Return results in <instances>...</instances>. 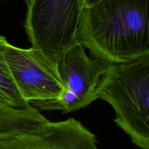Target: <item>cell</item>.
Masks as SVG:
<instances>
[{"label":"cell","mask_w":149,"mask_h":149,"mask_svg":"<svg viewBox=\"0 0 149 149\" xmlns=\"http://www.w3.org/2000/svg\"><path fill=\"white\" fill-rule=\"evenodd\" d=\"M110 64L87 55L82 44L68 50L57 61L58 74L65 87V93L59 99L33 102L42 110H61L70 112L91 104L96 99V92L102 77Z\"/></svg>","instance_id":"obj_4"},{"label":"cell","mask_w":149,"mask_h":149,"mask_svg":"<svg viewBox=\"0 0 149 149\" xmlns=\"http://www.w3.org/2000/svg\"><path fill=\"white\" fill-rule=\"evenodd\" d=\"M102 1H105V0H80V2H81L82 8H85V7H92Z\"/></svg>","instance_id":"obj_9"},{"label":"cell","mask_w":149,"mask_h":149,"mask_svg":"<svg viewBox=\"0 0 149 149\" xmlns=\"http://www.w3.org/2000/svg\"><path fill=\"white\" fill-rule=\"evenodd\" d=\"M5 58L17 90L28 102L57 100L64 94L65 89L56 67L39 51L8 42Z\"/></svg>","instance_id":"obj_5"},{"label":"cell","mask_w":149,"mask_h":149,"mask_svg":"<svg viewBox=\"0 0 149 149\" xmlns=\"http://www.w3.org/2000/svg\"><path fill=\"white\" fill-rule=\"evenodd\" d=\"M7 43L6 38L0 35V106L29 109L32 106L20 95L10 74L5 58Z\"/></svg>","instance_id":"obj_8"},{"label":"cell","mask_w":149,"mask_h":149,"mask_svg":"<svg viewBox=\"0 0 149 149\" xmlns=\"http://www.w3.org/2000/svg\"><path fill=\"white\" fill-rule=\"evenodd\" d=\"M49 121L33 107L20 110L0 106V138L17 132L36 131Z\"/></svg>","instance_id":"obj_7"},{"label":"cell","mask_w":149,"mask_h":149,"mask_svg":"<svg viewBox=\"0 0 149 149\" xmlns=\"http://www.w3.org/2000/svg\"><path fill=\"white\" fill-rule=\"evenodd\" d=\"M96 136L79 121H49L36 131L0 138V149H98Z\"/></svg>","instance_id":"obj_6"},{"label":"cell","mask_w":149,"mask_h":149,"mask_svg":"<svg viewBox=\"0 0 149 149\" xmlns=\"http://www.w3.org/2000/svg\"><path fill=\"white\" fill-rule=\"evenodd\" d=\"M79 39L109 64L148 56L149 0H105L83 8Z\"/></svg>","instance_id":"obj_1"},{"label":"cell","mask_w":149,"mask_h":149,"mask_svg":"<svg viewBox=\"0 0 149 149\" xmlns=\"http://www.w3.org/2000/svg\"><path fill=\"white\" fill-rule=\"evenodd\" d=\"M23 26L33 49L56 67L68 50L80 43V0H25Z\"/></svg>","instance_id":"obj_3"},{"label":"cell","mask_w":149,"mask_h":149,"mask_svg":"<svg viewBox=\"0 0 149 149\" xmlns=\"http://www.w3.org/2000/svg\"><path fill=\"white\" fill-rule=\"evenodd\" d=\"M96 99L110 104L114 121L141 149H149V56L125 64H110Z\"/></svg>","instance_id":"obj_2"}]
</instances>
